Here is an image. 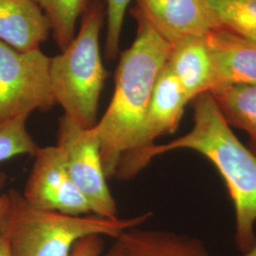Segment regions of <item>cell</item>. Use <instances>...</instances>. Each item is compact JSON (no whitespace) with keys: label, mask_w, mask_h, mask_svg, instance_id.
Segmentation results:
<instances>
[{"label":"cell","mask_w":256,"mask_h":256,"mask_svg":"<svg viewBox=\"0 0 256 256\" xmlns=\"http://www.w3.org/2000/svg\"><path fill=\"white\" fill-rule=\"evenodd\" d=\"M137 36L120 56L115 90L102 119L93 128L108 180H128L142 150L147 110L156 79L167 63L171 44L160 36L134 7Z\"/></svg>","instance_id":"1"},{"label":"cell","mask_w":256,"mask_h":256,"mask_svg":"<svg viewBox=\"0 0 256 256\" xmlns=\"http://www.w3.org/2000/svg\"><path fill=\"white\" fill-rule=\"evenodd\" d=\"M22 192L25 200L40 210L70 216L92 214L90 205L74 184L61 149L55 146L39 147Z\"/></svg>","instance_id":"7"},{"label":"cell","mask_w":256,"mask_h":256,"mask_svg":"<svg viewBox=\"0 0 256 256\" xmlns=\"http://www.w3.org/2000/svg\"><path fill=\"white\" fill-rule=\"evenodd\" d=\"M101 256H212L198 238L162 230H124Z\"/></svg>","instance_id":"11"},{"label":"cell","mask_w":256,"mask_h":256,"mask_svg":"<svg viewBox=\"0 0 256 256\" xmlns=\"http://www.w3.org/2000/svg\"><path fill=\"white\" fill-rule=\"evenodd\" d=\"M132 0H104L106 7L108 32L104 56L108 61H115L120 52V38L126 12Z\"/></svg>","instance_id":"18"},{"label":"cell","mask_w":256,"mask_h":256,"mask_svg":"<svg viewBox=\"0 0 256 256\" xmlns=\"http://www.w3.org/2000/svg\"><path fill=\"white\" fill-rule=\"evenodd\" d=\"M134 8L170 44L218 28L206 0H137Z\"/></svg>","instance_id":"8"},{"label":"cell","mask_w":256,"mask_h":256,"mask_svg":"<svg viewBox=\"0 0 256 256\" xmlns=\"http://www.w3.org/2000/svg\"><path fill=\"white\" fill-rule=\"evenodd\" d=\"M191 104L192 129L170 142L151 147L144 162L146 167L155 156L178 149L205 156L228 189L236 214V244L245 254L256 241V156L238 140L210 92L198 95Z\"/></svg>","instance_id":"2"},{"label":"cell","mask_w":256,"mask_h":256,"mask_svg":"<svg viewBox=\"0 0 256 256\" xmlns=\"http://www.w3.org/2000/svg\"><path fill=\"white\" fill-rule=\"evenodd\" d=\"M74 184L82 192L92 214L117 220L118 209L110 192L100 155V140L94 129H84L63 114L59 118L57 144Z\"/></svg>","instance_id":"6"},{"label":"cell","mask_w":256,"mask_h":256,"mask_svg":"<svg viewBox=\"0 0 256 256\" xmlns=\"http://www.w3.org/2000/svg\"><path fill=\"white\" fill-rule=\"evenodd\" d=\"M28 116L0 124V162L16 156H34L39 146L27 129Z\"/></svg>","instance_id":"17"},{"label":"cell","mask_w":256,"mask_h":256,"mask_svg":"<svg viewBox=\"0 0 256 256\" xmlns=\"http://www.w3.org/2000/svg\"><path fill=\"white\" fill-rule=\"evenodd\" d=\"M218 28L256 42V0H206Z\"/></svg>","instance_id":"15"},{"label":"cell","mask_w":256,"mask_h":256,"mask_svg":"<svg viewBox=\"0 0 256 256\" xmlns=\"http://www.w3.org/2000/svg\"><path fill=\"white\" fill-rule=\"evenodd\" d=\"M7 194L9 209L0 220V234L12 256H70L74 245L82 238L101 236L114 239L126 230L142 226L152 216L150 212L122 220L94 214L70 216L34 208L16 189Z\"/></svg>","instance_id":"3"},{"label":"cell","mask_w":256,"mask_h":256,"mask_svg":"<svg viewBox=\"0 0 256 256\" xmlns=\"http://www.w3.org/2000/svg\"><path fill=\"white\" fill-rule=\"evenodd\" d=\"M7 180V174L4 172L0 171V192L3 186L5 185V182ZM9 209V196L8 194H1L0 192V220H2L5 214H7Z\"/></svg>","instance_id":"20"},{"label":"cell","mask_w":256,"mask_h":256,"mask_svg":"<svg viewBox=\"0 0 256 256\" xmlns=\"http://www.w3.org/2000/svg\"><path fill=\"white\" fill-rule=\"evenodd\" d=\"M214 68L212 90L227 86H256V42L223 28L206 36Z\"/></svg>","instance_id":"10"},{"label":"cell","mask_w":256,"mask_h":256,"mask_svg":"<svg viewBox=\"0 0 256 256\" xmlns=\"http://www.w3.org/2000/svg\"><path fill=\"white\" fill-rule=\"evenodd\" d=\"M50 19L57 46L64 50L75 37V28L88 0H34Z\"/></svg>","instance_id":"16"},{"label":"cell","mask_w":256,"mask_h":256,"mask_svg":"<svg viewBox=\"0 0 256 256\" xmlns=\"http://www.w3.org/2000/svg\"><path fill=\"white\" fill-rule=\"evenodd\" d=\"M167 64L182 84L190 102L212 90L214 68L206 36L186 37L171 44Z\"/></svg>","instance_id":"13"},{"label":"cell","mask_w":256,"mask_h":256,"mask_svg":"<svg viewBox=\"0 0 256 256\" xmlns=\"http://www.w3.org/2000/svg\"><path fill=\"white\" fill-rule=\"evenodd\" d=\"M106 18L104 0H88L81 16V27L62 54L50 58V81L55 104L84 129L98 120L99 100L110 74L104 68L100 34Z\"/></svg>","instance_id":"4"},{"label":"cell","mask_w":256,"mask_h":256,"mask_svg":"<svg viewBox=\"0 0 256 256\" xmlns=\"http://www.w3.org/2000/svg\"><path fill=\"white\" fill-rule=\"evenodd\" d=\"M250 148V150L256 156V144L254 146H248Z\"/></svg>","instance_id":"23"},{"label":"cell","mask_w":256,"mask_h":256,"mask_svg":"<svg viewBox=\"0 0 256 256\" xmlns=\"http://www.w3.org/2000/svg\"><path fill=\"white\" fill-rule=\"evenodd\" d=\"M0 256H12L10 252L8 244L5 238L1 236V234H0Z\"/></svg>","instance_id":"21"},{"label":"cell","mask_w":256,"mask_h":256,"mask_svg":"<svg viewBox=\"0 0 256 256\" xmlns=\"http://www.w3.org/2000/svg\"><path fill=\"white\" fill-rule=\"evenodd\" d=\"M104 242L101 236L82 238L74 245L70 256H101Z\"/></svg>","instance_id":"19"},{"label":"cell","mask_w":256,"mask_h":256,"mask_svg":"<svg viewBox=\"0 0 256 256\" xmlns=\"http://www.w3.org/2000/svg\"><path fill=\"white\" fill-rule=\"evenodd\" d=\"M50 61L40 48L18 52L0 41V124L54 108Z\"/></svg>","instance_id":"5"},{"label":"cell","mask_w":256,"mask_h":256,"mask_svg":"<svg viewBox=\"0 0 256 256\" xmlns=\"http://www.w3.org/2000/svg\"><path fill=\"white\" fill-rule=\"evenodd\" d=\"M52 32L34 0H0V41L18 52L40 48Z\"/></svg>","instance_id":"12"},{"label":"cell","mask_w":256,"mask_h":256,"mask_svg":"<svg viewBox=\"0 0 256 256\" xmlns=\"http://www.w3.org/2000/svg\"><path fill=\"white\" fill-rule=\"evenodd\" d=\"M210 92L230 126L245 131L248 146L256 144V86H227Z\"/></svg>","instance_id":"14"},{"label":"cell","mask_w":256,"mask_h":256,"mask_svg":"<svg viewBox=\"0 0 256 256\" xmlns=\"http://www.w3.org/2000/svg\"><path fill=\"white\" fill-rule=\"evenodd\" d=\"M240 256H256V241L254 245L250 248V250H248L245 254H242Z\"/></svg>","instance_id":"22"},{"label":"cell","mask_w":256,"mask_h":256,"mask_svg":"<svg viewBox=\"0 0 256 256\" xmlns=\"http://www.w3.org/2000/svg\"><path fill=\"white\" fill-rule=\"evenodd\" d=\"M189 102L182 84L166 63L156 79L148 106L142 138V150L133 170L134 176L144 169V158L147 151L155 146L156 138L176 131L185 106Z\"/></svg>","instance_id":"9"}]
</instances>
